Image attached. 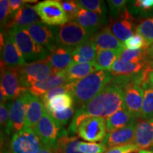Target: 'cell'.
<instances>
[{
  "instance_id": "6da1fadb",
  "label": "cell",
  "mask_w": 153,
  "mask_h": 153,
  "mask_svg": "<svg viewBox=\"0 0 153 153\" xmlns=\"http://www.w3.org/2000/svg\"><path fill=\"white\" fill-rule=\"evenodd\" d=\"M122 108H125L123 90L111 83L92 100L76 108L69 126V133H76L79 124L86 118H108Z\"/></svg>"
},
{
  "instance_id": "7a4b0ae2",
  "label": "cell",
  "mask_w": 153,
  "mask_h": 153,
  "mask_svg": "<svg viewBox=\"0 0 153 153\" xmlns=\"http://www.w3.org/2000/svg\"><path fill=\"white\" fill-rule=\"evenodd\" d=\"M114 76L109 71L98 70L73 82L71 94L78 108L85 106L111 83Z\"/></svg>"
},
{
  "instance_id": "3957f363",
  "label": "cell",
  "mask_w": 153,
  "mask_h": 153,
  "mask_svg": "<svg viewBox=\"0 0 153 153\" xmlns=\"http://www.w3.org/2000/svg\"><path fill=\"white\" fill-rule=\"evenodd\" d=\"M7 33L16 44L26 63L43 60L49 55V51L36 43L26 28L13 27Z\"/></svg>"
},
{
  "instance_id": "277c9868",
  "label": "cell",
  "mask_w": 153,
  "mask_h": 153,
  "mask_svg": "<svg viewBox=\"0 0 153 153\" xmlns=\"http://www.w3.org/2000/svg\"><path fill=\"white\" fill-rule=\"evenodd\" d=\"M97 32L82 26L75 22H69L58 27V46L73 50L80 44L90 40Z\"/></svg>"
},
{
  "instance_id": "5b68a950",
  "label": "cell",
  "mask_w": 153,
  "mask_h": 153,
  "mask_svg": "<svg viewBox=\"0 0 153 153\" xmlns=\"http://www.w3.org/2000/svg\"><path fill=\"white\" fill-rule=\"evenodd\" d=\"M33 130L43 146L53 150L56 148L58 140L70 134L55 122L47 110L45 111L43 117Z\"/></svg>"
},
{
  "instance_id": "8992f818",
  "label": "cell",
  "mask_w": 153,
  "mask_h": 153,
  "mask_svg": "<svg viewBox=\"0 0 153 153\" xmlns=\"http://www.w3.org/2000/svg\"><path fill=\"white\" fill-rule=\"evenodd\" d=\"M16 69L23 86L27 89H29L33 84L43 81L57 72L51 66V62L47 58L43 60L26 63Z\"/></svg>"
},
{
  "instance_id": "52a82bcc",
  "label": "cell",
  "mask_w": 153,
  "mask_h": 153,
  "mask_svg": "<svg viewBox=\"0 0 153 153\" xmlns=\"http://www.w3.org/2000/svg\"><path fill=\"white\" fill-rule=\"evenodd\" d=\"M30 94L29 91H26L9 104V120L5 131L7 135H10L13 132L15 133L20 131L24 128Z\"/></svg>"
},
{
  "instance_id": "ba28073f",
  "label": "cell",
  "mask_w": 153,
  "mask_h": 153,
  "mask_svg": "<svg viewBox=\"0 0 153 153\" xmlns=\"http://www.w3.org/2000/svg\"><path fill=\"white\" fill-rule=\"evenodd\" d=\"M35 9L42 22L49 26H62L69 22L60 1L45 0L35 5Z\"/></svg>"
},
{
  "instance_id": "9c48e42d",
  "label": "cell",
  "mask_w": 153,
  "mask_h": 153,
  "mask_svg": "<svg viewBox=\"0 0 153 153\" xmlns=\"http://www.w3.org/2000/svg\"><path fill=\"white\" fill-rule=\"evenodd\" d=\"M43 145L33 129L23 128L14 133L11 140V153H38Z\"/></svg>"
},
{
  "instance_id": "30bf717a",
  "label": "cell",
  "mask_w": 153,
  "mask_h": 153,
  "mask_svg": "<svg viewBox=\"0 0 153 153\" xmlns=\"http://www.w3.org/2000/svg\"><path fill=\"white\" fill-rule=\"evenodd\" d=\"M36 43L47 49L50 53L58 47L57 41V26H49L39 22L26 28Z\"/></svg>"
},
{
  "instance_id": "8fae6325",
  "label": "cell",
  "mask_w": 153,
  "mask_h": 153,
  "mask_svg": "<svg viewBox=\"0 0 153 153\" xmlns=\"http://www.w3.org/2000/svg\"><path fill=\"white\" fill-rule=\"evenodd\" d=\"M76 133L80 138L85 141L102 142L106 135V120L100 117L86 118L79 124Z\"/></svg>"
},
{
  "instance_id": "7c38bea8",
  "label": "cell",
  "mask_w": 153,
  "mask_h": 153,
  "mask_svg": "<svg viewBox=\"0 0 153 153\" xmlns=\"http://www.w3.org/2000/svg\"><path fill=\"white\" fill-rule=\"evenodd\" d=\"M1 87L7 97V100L14 101L25 92L29 91L22 85L16 68H4L1 78Z\"/></svg>"
},
{
  "instance_id": "4fadbf2b",
  "label": "cell",
  "mask_w": 153,
  "mask_h": 153,
  "mask_svg": "<svg viewBox=\"0 0 153 153\" xmlns=\"http://www.w3.org/2000/svg\"><path fill=\"white\" fill-rule=\"evenodd\" d=\"M108 26L113 34L123 43L134 35L136 30L135 18L130 14L128 9H126L117 19H111Z\"/></svg>"
},
{
  "instance_id": "5bb4252c",
  "label": "cell",
  "mask_w": 153,
  "mask_h": 153,
  "mask_svg": "<svg viewBox=\"0 0 153 153\" xmlns=\"http://www.w3.org/2000/svg\"><path fill=\"white\" fill-rule=\"evenodd\" d=\"M97 50L100 51H116L123 53L126 49L124 43L120 41L111 30L109 26H104L91 38Z\"/></svg>"
},
{
  "instance_id": "9a60e30c",
  "label": "cell",
  "mask_w": 153,
  "mask_h": 153,
  "mask_svg": "<svg viewBox=\"0 0 153 153\" xmlns=\"http://www.w3.org/2000/svg\"><path fill=\"white\" fill-rule=\"evenodd\" d=\"M124 92L125 108L136 119L141 116L143 89L142 86L129 85L123 89Z\"/></svg>"
},
{
  "instance_id": "2e32d148",
  "label": "cell",
  "mask_w": 153,
  "mask_h": 153,
  "mask_svg": "<svg viewBox=\"0 0 153 153\" xmlns=\"http://www.w3.org/2000/svg\"><path fill=\"white\" fill-rule=\"evenodd\" d=\"M137 124V120H135L122 128L107 133L101 143L108 149L133 143Z\"/></svg>"
},
{
  "instance_id": "e0dca14e",
  "label": "cell",
  "mask_w": 153,
  "mask_h": 153,
  "mask_svg": "<svg viewBox=\"0 0 153 153\" xmlns=\"http://www.w3.org/2000/svg\"><path fill=\"white\" fill-rule=\"evenodd\" d=\"M1 62L6 68H17L26 63L18 46L8 33H6L3 52H1Z\"/></svg>"
},
{
  "instance_id": "ac0fdd59",
  "label": "cell",
  "mask_w": 153,
  "mask_h": 153,
  "mask_svg": "<svg viewBox=\"0 0 153 153\" xmlns=\"http://www.w3.org/2000/svg\"><path fill=\"white\" fill-rule=\"evenodd\" d=\"M68 83L71 82L68 81L65 72V71H59L53 74L43 81L33 84L29 87L28 90L32 94L37 97H42L51 89Z\"/></svg>"
},
{
  "instance_id": "d6986e66",
  "label": "cell",
  "mask_w": 153,
  "mask_h": 153,
  "mask_svg": "<svg viewBox=\"0 0 153 153\" xmlns=\"http://www.w3.org/2000/svg\"><path fill=\"white\" fill-rule=\"evenodd\" d=\"M133 143L139 150L153 147V118L137 124Z\"/></svg>"
},
{
  "instance_id": "ffe728a7",
  "label": "cell",
  "mask_w": 153,
  "mask_h": 153,
  "mask_svg": "<svg viewBox=\"0 0 153 153\" xmlns=\"http://www.w3.org/2000/svg\"><path fill=\"white\" fill-rule=\"evenodd\" d=\"M38 22H39V16L36 10L35 6L26 4L17 11L7 28L8 30L13 27L26 28Z\"/></svg>"
},
{
  "instance_id": "44dd1931",
  "label": "cell",
  "mask_w": 153,
  "mask_h": 153,
  "mask_svg": "<svg viewBox=\"0 0 153 153\" xmlns=\"http://www.w3.org/2000/svg\"><path fill=\"white\" fill-rule=\"evenodd\" d=\"M45 110V104L41 97L31 94L24 128L33 129L43 117Z\"/></svg>"
},
{
  "instance_id": "7402d4cb",
  "label": "cell",
  "mask_w": 153,
  "mask_h": 153,
  "mask_svg": "<svg viewBox=\"0 0 153 153\" xmlns=\"http://www.w3.org/2000/svg\"><path fill=\"white\" fill-rule=\"evenodd\" d=\"M72 22H75L83 27L97 32L103 25L106 24V16H101L97 13L80 7L74 20Z\"/></svg>"
},
{
  "instance_id": "603a6c76",
  "label": "cell",
  "mask_w": 153,
  "mask_h": 153,
  "mask_svg": "<svg viewBox=\"0 0 153 153\" xmlns=\"http://www.w3.org/2000/svg\"><path fill=\"white\" fill-rule=\"evenodd\" d=\"M150 65V61L139 63H133L126 62L120 59H118L113 64L111 68L109 70V72L114 76H131L140 73L148 68Z\"/></svg>"
},
{
  "instance_id": "cb8c5ba5",
  "label": "cell",
  "mask_w": 153,
  "mask_h": 153,
  "mask_svg": "<svg viewBox=\"0 0 153 153\" xmlns=\"http://www.w3.org/2000/svg\"><path fill=\"white\" fill-rule=\"evenodd\" d=\"M72 50L58 46L50 53L47 59L55 72L64 71L72 63Z\"/></svg>"
},
{
  "instance_id": "d4e9b609",
  "label": "cell",
  "mask_w": 153,
  "mask_h": 153,
  "mask_svg": "<svg viewBox=\"0 0 153 153\" xmlns=\"http://www.w3.org/2000/svg\"><path fill=\"white\" fill-rule=\"evenodd\" d=\"M97 50L91 39L80 44L72 51V62L89 63L94 62L97 57Z\"/></svg>"
},
{
  "instance_id": "484cf974",
  "label": "cell",
  "mask_w": 153,
  "mask_h": 153,
  "mask_svg": "<svg viewBox=\"0 0 153 153\" xmlns=\"http://www.w3.org/2000/svg\"><path fill=\"white\" fill-rule=\"evenodd\" d=\"M70 82H74L97 71L94 62L75 63L72 62L64 70Z\"/></svg>"
},
{
  "instance_id": "4316f807",
  "label": "cell",
  "mask_w": 153,
  "mask_h": 153,
  "mask_svg": "<svg viewBox=\"0 0 153 153\" xmlns=\"http://www.w3.org/2000/svg\"><path fill=\"white\" fill-rule=\"evenodd\" d=\"M135 120L136 118L133 117L126 108H122L107 118L106 120V132L108 133H111L122 128Z\"/></svg>"
},
{
  "instance_id": "83f0119b",
  "label": "cell",
  "mask_w": 153,
  "mask_h": 153,
  "mask_svg": "<svg viewBox=\"0 0 153 153\" xmlns=\"http://www.w3.org/2000/svg\"><path fill=\"white\" fill-rule=\"evenodd\" d=\"M128 9L133 17L144 19L153 17V0L129 1Z\"/></svg>"
},
{
  "instance_id": "f1b7e54d",
  "label": "cell",
  "mask_w": 153,
  "mask_h": 153,
  "mask_svg": "<svg viewBox=\"0 0 153 153\" xmlns=\"http://www.w3.org/2000/svg\"><path fill=\"white\" fill-rule=\"evenodd\" d=\"M122 53L116 51H100L97 52L94 65L97 70L109 71L113 64L119 59Z\"/></svg>"
},
{
  "instance_id": "f546056e",
  "label": "cell",
  "mask_w": 153,
  "mask_h": 153,
  "mask_svg": "<svg viewBox=\"0 0 153 153\" xmlns=\"http://www.w3.org/2000/svg\"><path fill=\"white\" fill-rule=\"evenodd\" d=\"M74 101L73 97L70 93L60 94L53 97L49 101L45 104V106L48 112L62 111L74 106Z\"/></svg>"
},
{
  "instance_id": "4dcf8cb0",
  "label": "cell",
  "mask_w": 153,
  "mask_h": 153,
  "mask_svg": "<svg viewBox=\"0 0 153 153\" xmlns=\"http://www.w3.org/2000/svg\"><path fill=\"white\" fill-rule=\"evenodd\" d=\"M143 101L140 118L146 120L153 118V87L147 80L142 85Z\"/></svg>"
},
{
  "instance_id": "1f68e13d",
  "label": "cell",
  "mask_w": 153,
  "mask_h": 153,
  "mask_svg": "<svg viewBox=\"0 0 153 153\" xmlns=\"http://www.w3.org/2000/svg\"><path fill=\"white\" fill-rule=\"evenodd\" d=\"M79 143V140L76 136L66 135L58 140L54 151L55 153H81L76 148Z\"/></svg>"
},
{
  "instance_id": "d6a6232c",
  "label": "cell",
  "mask_w": 153,
  "mask_h": 153,
  "mask_svg": "<svg viewBox=\"0 0 153 153\" xmlns=\"http://www.w3.org/2000/svg\"><path fill=\"white\" fill-rule=\"evenodd\" d=\"M119 59L126 62L139 63L149 60L148 48L130 50L125 49L120 55Z\"/></svg>"
},
{
  "instance_id": "836d02e7",
  "label": "cell",
  "mask_w": 153,
  "mask_h": 153,
  "mask_svg": "<svg viewBox=\"0 0 153 153\" xmlns=\"http://www.w3.org/2000/svg\"><path fill=\"white\" fill-rule=\"evenodd\" d=\"M135 33L142 36L148 48L153 44V17L143 19L136 26Z\"/></svg>"
},
{
  "instance_id": "e575fe53",
  "label": "cell",
  "mask_w": 153,
  "mask_h": 153,
  "mask_svg": "<svg viewBox=\"0 0 153 153\" xmlns=\"http://www.w3.org/2000/svg\"><path fill=\"white\" fill-rule=\"evenodd\" d=\"M77 3L81 8L106 16V5L102 0H79Z\"/></svg>"
},
{
  "instance_id": "d590c367",
  "label": "cell",
  "mask_w": 153,
  "mask_h": 153,
  "mask_svg": "<svg viewBox=\"0 0 153 153\" xmlns=\"http://www.w3.org/2000/svg\"><path fill=\"white\" fill-rule=\"evenodd\" d=\"M74 113H75L74 107L72 106L67 108L65 110L62 111L51 112L49 114L52 116L53 119L55 120V122L60 127L63 128L70 122V120H71L72 117H74Z\"/></svg>"
},
{
  "instance_id": "8d00e7d4",
  "label": "cell",
  "mask_w": 153,
  "mask_h": 153,
  "mask_svg": "<svg viewBox=\"0 0 153 153\" xmlns=\"http://www.w3.org/2000/svg\"><path fill=\"white\" fill-rule=\"evenodd\" d=\"M129 1L126 0H108L107 1L112 19H117L125 11L128 4Z\"/></svg>"
},
{
  "instance_id": "74e56055",
  "label": "cell",
  "mask_w": 153,
  "mask_h": 153,
  "mask_svg": "<svg viewBox=\"0 0 153 153\" xmlns=\"http://www.w3.org/2000/svg\"><path fill=\"white\" fill-rule=\"evenodd\" d=\"M76 148L81 153H104L108 150L102 143H85L81 141L78 143Z\"/></svg>"
},
{
  "instance_id": "f35d334b",
  "label": "cell",
  "mask_w": 153,
  "mask_h": 153,
  "mask_svg": "<svg viewBox=\"0 0 153 153\" xmlns=\"http://www.w3.org/2000/svg\"><path fill=\"white\" fill-rule=\"evenodd\" d=\"M72 87H73V82L65 84L64 85L60 86V87H55L54 89H51V90L48 91L47 93H45V94L40 97H41L42 101H43L44 104H45V103H47L48 101H49L51 99L56 97V96L64 94L67 93H71Z\"/></svg>"
},
{
  "instance_id": "ab89813d",
  "label": "cell",
  "mask_w": 153,
  "mask_h": 153,
  "mask_svg": "<svg viewBox=\"0 0 153 153\" xmlns=\"http://www.w3.org/2000/svg\"><path fill=\"white\" fill-rule=\"evenodd\" d=\"M126 48L130 50H138L148 48L146 41L144 38L140 34L135 33L124 43Z\"/></svg>"
},
{
  "instance_id": "60d3db41",
  "label": "cell",
  "mask_w": 153,
  "mask_h": 153,
  "mask_svg": "<svg viewBox=\"0 0 153 153\" xmlns=\"http://www.w3.org/2000/svg\"><path fill=\"white\" fill-rule=\"evenodd\" d=\"M10 17L12 18L11 14L10 2L8 0H1L0 1V22L1 28L7 27L9 22H11Z\"/></svg>"
},
{
  "instance_id": "b9f144b4",
  "label": "cell",
  "mask_w": 153,
  "mask_h": 153,
  "mask_svg": "<svg viewBox=\"0 0 153 153\" xmlns=\"http://www.w3.org/2000/svg\"><path fill=\"white\" fill-rule=\"evenodd\" d=\"M63 9L68 15L69 22H72L74 20V17L77 14L78 11L80 9L79 5L78 4L77 1L73 0H65V1H60Z\"/></svg>"
},
{
  "instance_id": "7bdbcfd3",
  "label": "cell",
  "mask_w": 153,
  "mask_h": 153,
  "mask_svg": "<svg viewBox=\"0 0 153 153\" xmlns=\"http://www.w3.org/2000/svg\"><path fill=\"white\" fill-rule=\"evenodd\" d=\"M139 150L136 145H134L133 143H130L125 145L113 147L111 148L108 149L104 153H133Z\"/></svg>"
},
{
  "instance_id": "ee69618b",
  "label": "cell",
  "mask_w": 153,
  "mask_h": 153,
  "mask_svg": "<svg viewBox=\"0 0 153 153\" xmlns=\"http://www.w3.org/2000/svg\"><path fill=\"white\" fill-rule=\"evenodd\" d=\"M9 120V105L7 103H1L0 106V123H1V128H4L5 131L7 128Z\"/></svg>"
},
{
  "instance_id": "f6af8a7d",
  "label": "cell",
  "mask_w": 153,
  "mask_h": 153,
  "mask_svg": "<svg viewBox=\"0 0 153 153\" xmlns=\"http://www.w3.org/2000/svg\"><path fill=\"white\" fill-rule=\"evenodd\" d=\"M10 9H11V16H14V15L16 14V12L20 9L23 6L29 3L36 2V1H33V0H10Z\"/></svg>"
},
{
  "instance_id": "bcb514c9",
  "label": "cell",
  "mask_w": 153,
  "mask_h": 153,
  "mask_svg": "<svg viewBox=\"0 0 153 153\" xmlns=\"http://www.w3.org/2000/svg\"><path fill=\"white\" fill-rule=\"evenodd\" d=\"M38 153H55V151L52 149L48 148V147L43 146Z\"/></svg>"
},
{
  "instance_id": "7dc6e473",
  "label": "cell",
  "mask_w": 153,
  "mask_h": 153,
  "mask_svg": "<svg viewBox=\"0 0 153 153\" xmlns=\"http://www.w3.org/2000/svg\"><path fill=\"white\" fill-rule=\"evenodd\" d=\"M148 57H149V60L150 61L153 60V44L148 48Z\"/></svg>"
},
{
  "instance_id": "c3c4849f",
  "label": "cell",
  "mask_w": 153,
  "mask_h": 153,
  "mask_svg": "<svg viewBox=\"0 0 153 153\" xmlns=\"http://www.w3.org/2000/svg\"><path fill=\"white\" fill-rule=\"evenodd\" d=\"M148 81L150 82L151 85L153 87V70H151L150 72L148 74Z\"/></svg>"
},
{
  "instance_id": "681fc988",
  "label": "cell",
  "mask_w": 153,
  "mask_h": 153,
  "mask_svg": "<svg viewBox=\"0 0 153 153\" xmlns=\"http://www.w3.org/2000/svg\"><path fill=\"white\" fill-rule=\"evenodd\" d=\"M137 153H153V152L148 150H140Z\"/></svg>"
},
{
  "instance_id": "f907efd6",
  "label": "cell",
  "mask_w": 153,
  "mask_h": 153,
  "mask_svg": "<svg viewBox=\"0 0 153 153\" xmlns=\"http://www.w3.org/2000/svg\"><path fill=\"white\" fill-rule=\"evenodd\" d=\"M150 65H151V67H152V70H153V60L152 61H150Z\"/></svg>"
},
{
  "instance_id": "816d5d0a",
  "label": "cell",
  "mask_w": 153,
  "mask_h": 153,
  "mask_svg": "<svg viewBox=\"0 0 153 153\" xmlns=\"http://www.w3.org/2000/svg\"><path fill=\"white\" fill-rule=\"evenodd\" d=\"M1 153H9L8 151H7V150H4V151H3V152H1Z\"/></svg>"
}]
</instances>
